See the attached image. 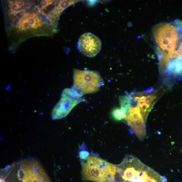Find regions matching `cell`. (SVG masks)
<instances>
[{
	"label": "cell",
	"mask_w": 182,
	"mask_h": 182,
	"mask_svg": "<svg viewBox=\"0 0 182 182\" xmlns=\"http://www.w3.org/2000/svg\"><path fill=\"white\" fill-rule=\"evenodd\" d=\"M117 167L115 182H167L165 176L131 155L125 156Z\"/></svg>",
	"instance_id": "6da1fadb"
},
{
	"label": "cell",
	"mask_w": 182,
	"mask_h": 182,
	"mask_svg": "<svg viewBox=\"0 0 182 182\" xmlns=\"http://www.w3.org/2000/svg\"><path fill=\"white\" fill-rule=\"evenodd\" d=\"M81 164L83 181L115 182L117 165L93 155H89L86 159L82 160Z\"/></svg>",
	"instance_id": "7a4b0ae2"
},
{
	"label": "cell",
	"mask_w": 182,
	"mask_h": 182,
	"mask_svg": "<svg viewBox=\"0 0 182 182\" xmlns=\"http://www.w3.org/2000/svg\"><path fill=\"white\" fill-rule=\"evenodd\" d=\"M74 89L82 95L96 93L104 85L103 79L96 71L74 70Z\"/></svg>",
	"instance_id": "3957f363"
},
{
	"label": "cell",
	"mask_w": 182,
	"mask_h": 182,
	"mask_svg": "<svg viewBox=\"0 0 182 182\" xmlns=\"http://www.w3.org/2000/svg\"><path fill=\"white\" fill-rule=\"evenodd\" d=\"M82 97L83 95L74 88L64 89L60 100L53 110L52 119H60L67 116L77 105L85 101Z\"/></svg>",
	"instance_id": "277c9868"
},
{
	"label": "cell",
	"mask_w": 182,
	"mask_h": 182,
	"mask_svg": "<svg viewBox=\"0 0 182 182\" xmlns=\"http://www.w3.org/2000/svg\"><path fill=\"white\" fill-rule=\"evenodd\" d=\"M102 43L99 38L91 33L82 35L78 41V48L83 55L89 57H93L100 51Z\"/></svg>",
	"instance_id": "5b68a950"
},
{
	"label": "cell",
	"mask_w": 182,
	"mask_h": 182,
	"mask_svg": "<svg viewBox=\"0 0 182 182\" xmlns=\"http://www.w3.org/2000/svg\"><path fill=\"white\" fill-rule=\"evenodd\" d=\"M119 100L121 109L124 111L125 116L127 114L131 106V102L129 96H120Z\"/></svg>",
	"instance_id": "8992f818"
},
{
	"label": "cell",
	"mask_w": 182,
	"mask_h": 182,
	"mask_svg": "<svg viewBox=\"0 0 182 182\" xmlns=\"http://www.w3.org/2000/svg\"><path fill=\"white\" fill-rule=\"evenodd\" d=\"M28 21L31 27L33 29H37L38 27H42L43 25L39 17L34 13L31 15Z\"/></svg>",
	"instance_id": "52a82bcc"
},
{
	"label": "cell",
	"mask_w": 182,
	"mask_h": 182,
	"mask_svg": "<svg viewBox=\"0 0 182 182\" xmlns=\"http://www.w3.org/2000/svg\"><path fill=\"white\" fill-rule=\"evenodd\" d=\"M112 115L113 118L117 121H121L125 119V113L121 108H115L113 110Z\"/></svg>",
	"instance_id": "ba28073f"
},
{
	"label": "cell",
	"mask_w": 182,
	"mask_h": 182,
	"mask_svg": "<svg viewBox=\"0 0 182 182\" xmlns=\"http://www.w3.org/2000/svg\"><path fill=\"white\" fill-rule=\"evenodd\" d=\"M10 11L12 14L16 15L17 13L18 12L20 8L19 5L17 1H10Z\"/></svg>",
	"instance_id": "9c48e42d"
},
{
	"label": "cell",
	"mask_w": 182,
	"mask_h": 182,
	"mask_svg": "<svg viewBox=\"0 0 182 182\" xmlns=\"http://www.w3.org/2000/svg\"><path fill=\"white\" fill-rule=\"evenodd\" d=\"M73 3V1H61L60 7L63 10Z\"/></svg>",
	"instance_id": "30bf717a"
},
{
	"label": "cell",
	"mask_w": 182,
	"mask_h": 182,
	"mask_svg": "<svg viewBox=\"0 0 182 182\" xmlns=\"http://www.w3.org/2000/svg\"><path fill=\"white\" fill-rule=\"evenodd\" d=\"M79 157L82 160H85L89 156V153L87 151H81L79 153Z\"/></svg>",
	"instance_id": "8fae6325"
},
{
	"label": "cell",
	"mask_w": 182,
	"mask_h": 182,
	"mask_svg": "<svg viewBox=\"0 0 182 182\" xmlns=\"http://www.w3.org/2000/svg\"><path fill=\"white\" fill-rule=\"evenodd\" d=\"M54 1H47V0H43L41 2L40 4L42 6V9H44L48 5L51 4L53 3Z\"/></svg>",
	"instance_id": "7c38bea8"
},
{
	"label": "cell",
	"mask_w": 182,
	"mask_h": 182,
	"mask_svg": "<svg viewBox=\"0 0 182 182\" xmlns=\"http://www.w3.org/2000/svg\"><path fill=\"white\" fill-rule=\"evenodd\" d=\"M18 176L20 180L23 181L25 177V172L22 168H21L18 171Z\"/></svg>",
	"instance_id": "4fadbf2b"
},
{
	"label": "cell",
	"mask_w": 182,
	"mask_h": 182,
	"mask_svg": "<svg viewBox=\"0 0 182 182\" xmlns=\"http://www.w3.org/2000/svg\"><path fill=\"white\" fill-rule=\"evenodd\" d=\"M61 1H56L55 4V8H58L60 7V3Z\"/></svg>",
	"instance_id": "5bb4252c"
},
{
	"label": "cell",
	"mask_w": 182,
	"mask_h": 182,
	"mask_svg": "<svg viewBox=\"0 0 182 182\" xmlns=\"http://www.w3.org/2000/svg\"><path fill=\"white\" fill-rule=\"evenodd\" d=\"M41 9H42L40 8L38 6H36L35 8V9L36 12L38 13H39L40 12Z\"/></svg>",
	"instance_id": "9a60e30c"
},
{
	"label": "cell",
	"mask_w": 182,
	"mask_h": 182,
	"mask_svg": "<svg viewBox=\"0 0 182 182\" xmlns=\"http://www.w3.org/2000/svg\"><path fill=\"white\" fill-rule=\"evenodd\" d=\"M25 7L26 8L29 9L30 7V5L29 4H25Z\"/></svg>",
	"instance_id": "2e32d148"
},
{
	"label": "cell",
	"mask_w": 182,
	"mask_h": 182,
	"mask_svg": "<svg viewBox=\"0 0 182 182\" xmlns=\"http://www.w3.org/2000/svg\"></svg>",
	"instance_id": "e0dca14e"
},
{
	"label": "cell",
	"mask_w": 182,
	"mask_h": 182,
	"mask_svg": "<svg viewBox=\"0 0 182 182\" xmlns=\"http://www.w3.org/2000/svg\"><path fill=\"white\" fill-rule=\"evenodd\" d=\"M182 152V150H181Z\"/></svg>",
	"instance_id": "ac0fdd59"
},
{
	"label": "cell",
	"mask_w": 182,
	"mask_h": 182,
	"mask_svg": "<svg viewBox=\"0 0 182 182\" xmlns=\"http://www.w3.org/2000/svg\"></svg>",
	"instance_id": "d6986e66"
}]
</instances>
